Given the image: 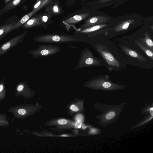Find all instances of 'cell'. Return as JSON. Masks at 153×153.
Here are the masks:
<instances>
[{"instance_id":"obj_1","label":"cell","mask_w":153,"mask_h":153,"mask_svg":"<svg viewBox=\"0 0 153 153\" xmlns=\"http://www.w3.org/2000/svg\"><path fill=\"white\" fill-rule=\"evenodd\" d=\"M79 57V59L74 71L79 68L107 66L102 60L95 56L94 53L87 48L82 50Z\"/></svg>"},{"instance_id":"obj_15","label":"cell","mask_w":153,"mask_h":153,"mask_svg":"<svg viewBox=\"0 0 153 153\" xmlns=\"http://www.w3.org/2000/svg\"><path fill=\"white\" fill-rule=\"evenodd\" d=\"M15 22L4 25L0 27V40L11 32V29L15 24Z\"/></svg>"},{"instance_id":"obj_17","label":"cell","mask_w":153,"mask_h":153,"mask_svg":"<svg viewBox=\"0 0 153 153\" xmlns=\"http://www.w3.org/2000/svg\"><path fill=\"white\" fill-rule=\"evenodd\" d=\"M136 44L146 54L152 61L153 60V53L151 50L144 45L140 42L137 40H135Z\"/></svg>"},{"instance_id":"obj_7","label":"cell","mask_w":153,"mask_h":153,"mask_svg":"<svg viewBox=\"0 0 153 153\" xmlns=\"http://www.w3.org/2000/svg\"><path fill=\"white\" fill-rule=\"evenodd\" d=\"M109 18L102 16H95L86 20L80 27V30L91 26L104 24L107 22Z\"/></svg>"},{"instance_id":"obj_22","label":"cell","mask_w":153,"mask_h":153,"mask_svg":"<svg viewBox=\"0 0 153 153\" xmlns=\"http://www.w3.org/2000/svg\"><path fill=\"white\" fill-rule=\"evenodd\" d=\"M58 123L60 125H65L67 123V121L65 119H61L58 121Z\"/></svg>"},{"instance_id":"obj_19","label":"cell","mask_w":153,"mask_h":153,"mask_svg":"<svg viewBox=\"0 0 153 153\" xmlns=\"http://www.w3.org/2000/svg\"><path fill=\"white\" fill-rule=\"evenodd\" d=\"M115 116V113L111 111L108 113L105 116V118L107 120H110L113 118Z\"/></svg>"},{"instance_id":"obj_27","label":"cell","mask_w":153,"mask_h":153,"mask_svg":"<svg viewBox=\"0 0 153 153\" xmlns=\"http://www.w3.org/2000/svg\"><path fill=\"white\" fill-rule=\"evenodd\" d=\"M12 0H4V2L5 4H7Z\"/></svg>"},{"instance_id":"obj_28","label":"cell","mask_w":153,"mask_h":153,"mask_svg":"<svg viewBox=\"0 0 153 153\" xmlns=\"http://www.w3.org/2000/svg\"><path fill=\"white\" fill-rule=\"evenodd\" d=\"M69 135L67 134H62L61 135V137H68Z\"/></svg>"},{"instance_id":"obj_8","label":"cell","mask_w":153,"mask_h":153,"mask_svg":"<svg viewBox=\"0 0 153 153\" xmlns=\"http://www.w3.org/2000/svg\"><path fill=\"white\" fill-rule=\"evenodd\" d=\"M43 27L40 18V15H38L28 19L22 26L23 28H30L37 27Z\"/></svg>"},{"instance_id":"obj_4","label":"cell","mask_w":153,"mask_h":153,"mask_svg":"<svg viewBox=\"0 0 153 153\" xmlns=\"http://www.w3.org/2000/svg\"><path fill=\"white\" fill-rule=\"evenodd\" d=\"M61 50L58 45L49 44L40 45L37 49L28 51V53L33 58L38 59L42 57L55 55L59 52Z\"/></svg>"},{"instance_id":"obj_21","label":"cell","mask_w":153,"mask_h":153,"mask_svg":"<svg viewBox=\"0 0 153 153\" xmlns=\"http://www.w3.org/2000/svg\"><path fill=\"white\" fill-rule=\"evenodd\" d=\"M70 109L73 111L77 112L79 110L77 107L74 105H72L70 106Z\"/></svg>"},{"instance_id":"obj_3","label":"cell","mask_w":153,"mask_h":153,"mask_svg":"<svg viewBox=\"0 0 153 153\" xmlns=\"http://www.w3.org/2000/svg\"><path fill=\"white\" fill-rule=\"evenodd\" d=\"M108 74L100 75L91 79L85 83L87 87L104 89H113L121 86L113 82L110 79Z\"/></svg>"},{"instance_id":"obj_24","label":"cell","mask_w":153,"mask_h":153,"mask_svg":"<svg viewBox=\"0 0 153 153\" xmlns=\"http://www.w3.org/2000/svg\"><path fill=\"white\" fill-rule=\"evenodd\" d=\"M18 113L21 115H23L26 114V111L24 109L21 108L18 110Z\"/></svg>"},{"instance_id":"obj_30","label":"cell","mask_w":153,"mask_h":153,"mask_svg":"<svg viewBox=\"0 0 153 153\" xmlns=\"http://www.w3.org/2000/svg\"><path fill=\"white\" fill-rule=\"evenodd\" d=\"M153 26H152V29L153 30Z\"/></svg>"},{"instance_id":"obj_6","label":"cell","mask_w":153,"mask_h":153,"mask_svg":"<svg viewBox=\"0 0 153 153\" xmlns=\"http://www.w3.org/2000/svg\"><path fill=\"white\" fill-rule=\"evenodd\" d=\"M27 33L25 31L21 34L14 37L0 46V56L7 52L13 47L22 43Z\"/></svg>"},{"instance_id":"obj_25","label":"cell","mask_w":153,"mask_h":153,"mask_svg":"<svg viewBox=\"0 0 153 153\" xmlns=\"http://www.w3.org/2000/svg\"><path fill=\"white\" fill-rule=\"evenodd\" d=\"M112 0H100L99 2V3H102L105 2H107L110 1Z\"/></svg>"},{"instance_id":"obj_29","label":"cell","mask_w":153,"mask_h":153,"mask_svg":"<svg viewBox=\"0 0 153 153\" xmlns=\"http://www.w3.org/2000/svg\"><path fill=\"white\" fill-rule=\"evenodd\" d=\"M79 128H80L81 127V125H79L78 126Z\"/></svg>"},{"instance_id":"obj_23","label":"cell","mask_w":153,"mask_h":153,"mask_svg":"<svg viewBox=\"0 0 153 153\" xmlns=\"http://www.w3.org/2000/svg\"><path fill=\"white\" fill-rule=\"evenodd\" d=\"M53 12L57 13L59 12V8L57 5H54L53 7Z\"/></svg>"},{"instance_id":"obj_14","label":"cell","mask_w":153,"mask_h":153,"mask_svg":"<svg viewBox=\"0 0 153 153\" xmlns=\"http://www.w3.org/2000/svg\"><path fill=\"white\" fill-rule=\"evenodd\" d=\"M145 37L140 38L139 42L144 45L147 47L152 51H153V42L149 34L146 32H144Z\"/></svg>"},{"instance_id":"obj_5","label":"cell","mask_w":153,"mask_h":153,"mask_svg":"<svg viewBox=\"0 0 153 153\" xmlns=\"http://www.w3.org/2000/svg\"><path fill=\"white\" fill-rule=\"evenodd\" d=\"M92 46L112 70L113 68H120L121 66L120 62L108 50L106 45L96 44Z\"/></svg>"},{"instance_id":"obj_2","label":"cell","mask_w":153,"mask_h":153,"mask_svg":"<svg viewBox=\"0 0 153 153\" xmlns=\"http://www.w3.org/2000/svg\"><path fill=\"white\" fill-rule=\"evenodd\" d=\"M77 40V38L72 35L58 33L39 35L33 39V40L36 42L49 44L75 42Z\"/></svg>"},{"instance_id":"obj_9","label":"cell","mask_w":153,"mask_h":153,"mask_svg":"<svg viewBox=\"0 0 153 153\" xmlns=\"http://www.w3.org/2000/svg\"><path fill=\"white\" fill-rule=\"evenodd\" d=\"M89 15L88 13H85L74 15L67 19L63 22L66 25H74L87 18Z\"/></svg>"},{"instance_id":"obj_18","label":"cell","mask_w":153,"mask_h":153,"mask_svg":"<svg viewBox=\"0 0 153 153\" xmlns=\"http://www.w3.org/2000/svg\"><path fill=\"white\" fill-rule=\"evenodd\" d=\"M50 16L49 14L44 13L40 15V18L41 21L43 25L44 28H46L47 25V22L48 19L50 17Z\"/></svg>"},{"instance_id":"obj_16","label":"cell","mask_w":153,"mask_h":153,"mask_svg":"<svg viewBox=\"0 0 153 153\" xmlns=\"http://www.w3.org/2000/svg\"><path fill=\"white\" fill-rule=\"evenodd\" d=\"M33 15L30 12L24 16L18 22L16 23L11 29V31L17 30L24 25Z\"/></svg>"},{"instance_id":"obj_11","label":"cell","mask_w":153,"mask_h":153,"mask_svg":"<svg viewBox=\"0 0 153 153\" xmlns=\"http://www.w3.org/2000/svg\"><path fill=\"white\" fill-rule=\"evenodd\" d=\"M106 25V24L96 25L80 30L79 32L80 33L86 34L88 36L91 37L92 33L96 32L105 27Z\"/></svg>"},{"instance_id":"obj_20","label":"cell","mask_w":153,"mask_h":153,"mask_svg":"<svg viewBox=\"0 0 153 153\" xmlns=\"http://www.w3.org/2000/svg\"><path fill=\"white\" fill-rule=\"evenodd\" d=\"M43 0H38L33 6V10L37 8L42 4Z\"/></svg>"},{"instance_id":"obj_26","label":"cell","mask_w":153,"mask_h":153,"mask_svg":"<svg viewBox=\"0 0 153 153\" xmlns=\"http://www.w3.org/2000/svg\"><path fill=\"white\" fill-rule=\"evenodd\" d=\"M153 108L152 107L151 108H150V114L152 116H153Z\"/></svg>"},{"instance_id":"obj_12","label":"cell","mask_w":153,"mask_h":153,"mask_svg":"<svg viewBox=\"0 0 153 153\" xmlns=\"http://www.w3.org/2000/svg\"><path fill=\"white\" fill-rule=\"evenodd\" d=\"M25 0H12L4 6L0 11L1 13H4L14 9L23 3Z\"/></svg>"},{"instance_id":"obj_13","label":"cell","mask_w":153,"mask_h":153,"mask_svg":"<svg viewBox=\"0 0 153 153\" xmlns=\"http://www.w3.org/2000/svg\"><path fill=\"white\" fill-rule=\"evenodd\" d=\"M133 19H130L125 20L116 25L113 30L115 33L123 31L128 29L130 25L134 21Z\"/></svg>"},{"instance_id":"obj_10","label":"cell","mask_w":153,"mask_h":153,"mask_svg":"<svg viewBox=\"0 0 153 153\" xmlns=\"http://www.w3.org/2000/svg\"><path fill=\"white\" fill-rule=\"evenodd\" d=\"M121 48L123 51L127 55L135 58L140 61H146V58L139 52L125 46H122Z\"/></svg>"}]
</instances>
